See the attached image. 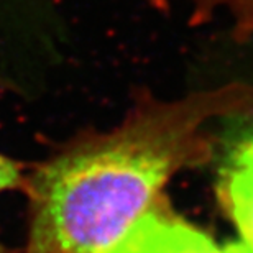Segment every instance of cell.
<instances>
[{"mask_svg": "<svg viewBox=\"0 0 253 253\" xmlns=\"http://www.w3.org/2000/svg\"><path fill=\"white\" fill-rule=\"evenodd\" d=\"M252 117L249 83L178 100L141 94L119 126L78 135L25 176L23 253H105L165 201L174 174L212 158V120Z\"/></svg>", "mask_w": 253, "mask_h": 253, "instance_id": "1", "label": "cell"}, {"mask_svg": "<svg viewBox=\"0 0 253 253\" xmlns=\"http://www.w3.org/2000/svg\"><path fill=\"white\" fill-rule=\"evenodd\" d=\"M105 253H250L245 244L219 245L169 209L166 199L141 215Z\"/></svg>", "mask_w": 253, "mask_h": 253, "instance_id": "2", "label": "cell"}, {"mask_svg": "<svg viewBox=\"0 0 253 253\" xmlns=\"http://www.w3.org/2000/svg\"><path fill=\"white\" fill-rule=\"evenodd\" d=\"M217 196L253 253V153L240 145H227L217 179Z\"/></svg>", "mask_w": 253, "mask_h": 253, "instance_id": "3", "label": "cell"}, {"mask_svg": "<svg viewBox=\"0 0 253 253\" xmlns=\"http://www.w3.org/2000/svg\"><path fill=\"white\" fill-rule=\"evenodd\" d=\"M156 8H165L171 0H148ZM194 22H204L217 10L224 8L230 15L234 37L244 42L253 37V0H189Z\"/></svg>", "mask_w": 253, "mask_h": 253, "instance_id": "4", "label": "cell"}, {"mask_svg": "<svg viewBox=\"0 0 253 253\" xmlns=\"http://www.w3.org/2000/svg\"><path fill=\"white\" fill-rule=\"evenodd\" d=\"M25 168L20 161L0 153V194L12 189H22L25 183ZM0 253H10V250L0 242Z\"/></svg>", "mask_w": 253, "mask_h": 253, "instance_id": "5", "label": "cell"}, {"mask_svg": "<svg viewBox=\"0 0 253 253\" xmlns=\"http://www.w3.org/2000/svg\"><path fill=\"white\" fill-rule=\"evenodd\" d=\"M240 122H242V126L239 128V131L232 136V140L229 143L240 145L253 153V117L252 119H240Z\"/></svg>", "mask_w": 253, "mask_h": 253, "instance_id": "6", "label": "cell"}]
</instances>
